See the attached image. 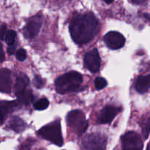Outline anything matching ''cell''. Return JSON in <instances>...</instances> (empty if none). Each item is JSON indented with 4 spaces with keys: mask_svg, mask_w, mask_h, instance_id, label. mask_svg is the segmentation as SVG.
<instances>
[{
    "mask_svg": "<svg viewBox=\"0 0 150 150\" xmlns=\"http://www.w3.org/2000/svg\"><path fill=\"white\" fill-rule=\"evenodd\" d=\"M99 31V23L92 13L79 15L72 20L70 32L76 43H88L93 40Z\"/></svg>",
    "mask_w": 150,
    "mask_h": 150,
    "instance_id": "cell-1",
    "label": "cell"
},
{
    "mask_svg": "<svg viewBox=\"0 0 150 150\" xmlns=\"http://www.w3.org/2000/svg\"><path fill=\"white\" fill-rule=\"evenodd\" d=\"M83 78L78 72L71 71L65 73L56 80V90L59 94H66L76 92L81 87Z\"/></svg>",
    "mask_w": 150,
    "mask_h": 150,
    "instance_id": "cell-2",
    "label": "cell"
},
{
    "mask_svg": "<svg viewBox=\"0 0 150 150\" xmlns=\"http://www.w3.org/2000/svg\"><path fill=\"white\" fill-rule=\"evenodd\" d=\"M38 134L42 139L49 141L57 146H62L63 139L59 121H54L44 126L38 130Z\"/></svg>",
    "mask_w": 150,
    "mask_h": 150,
    "instance_id": "cell-3",
    "label": "cell"
},
{
    "mask_svg": "<svg viewBox=\"0 0 150 150\" xmlns=\"http://www.w3.org/2000/svg\"><path fill=\"white\" fill-rule=\"evenodd\" d=\"M67 122L69 127L73 129L78 136L83 134L88 127L87 121L85 115L80 110H75L68 113Z\"/></svg>",
    "mask_w": 150,
    "mask_h": 150,
    "instance_id": "cell-4",
    "label": "cell"
},
{
    "mask_svg": "<svg viewBox=\"0 0 150 150\" xmlns=\"http://www.w3.org/2000/svg\"><path fill=\"white\" fill-rule=\"evenodd\" d=\"M107 139L100 133H90L83 138L82 144L86 150H105Z\"/></svg>",
    "mask_w": 150,
    "mask_h": 150,
    "instance_id": "cell-5",
    "label": "cell"
},
{
    "mask_svg": "<svg viewBox=\"0 0 150 150\" xmlns=\"http://www.w3.org/2000/svg\"><path fill=\"white\" fill-rule=\"evenodd\" d=\"M122 150H143V142L137 133L130 131L122 137Z\"/></svg>",
    "mask_w": 150,
    "mask_h": 150,
    "instance_id": "cell-6",
    "label": "cell"
},
{
    "mask_svg": "<svg viewBox=\"0 0 150 150\" xmlns=\"http://www.w3.org/2000/svg\"><path fill=\"white\" fill-rule=\"evenodd\" d=\"M42 22V17L40 15H37V16L31 18L28 21L26 26L23 29V33L25 38H28V39L35 38L40 30Z\"/></svg>",
    "mask_w": 150,
    "mask_h": 150,
    "instance_id": "cell-7",
    "label": "cell"
},
{
    "mask_svg": "<svg viewBox=\"0 0 150 150\" xmlns=\"http://www.w3.org/2000/svg\"><path fill=\"white\" fill-rule=\"evenodd\" d=\"M103 40L107 46L113 50H117L124 46L125 38L122 34L117 32H110L104 36Z\"/></svg>",
    "mask_w": 150,
    "mask_h": 150,
    "instance_id": "cell-8",
    "label": "cell"
},
{
    "mask_svg": "<svg viewBox=\"0 0 150 150\" xmlns=\"http://www.w3.org/2000/svg\"><path fill=\"white\" fill-rule=\"evenodd\" d=\"M84 64L86 68L92 73H97L100 67V57L96 48L86 53L84 57Z\"/></svg>",
    "mask_w": 150,
    "mask_h": 150,
    "instance_id": "cell-9",
    "label": "cell"
},
{
    "mask_svg": "<svg viewBox=\"0 0 150 150\" xmlns=\"http://www.w3.org/2000/svg\"><path fill=\"white\" fill-rule=\"evenodd\" d=\"M120 111V108L111 105H107L103 108L98 118V122L100 124H107L110 123L114 117L118 114Z\"/></svg>",
    "mask_w": 150,
    "mask_h": 150,
    "instance_id": "cell-10",
    "label": "cell"
},
{
    "mask_svg": "<svg viewBox=\"0 0 150 150\" xmlns=\"http://www.w3.org/2000/svg\"><path fill=\"white\" fill-rule=\"evenodd\" d=\"M0 92H11V72L8 69H0Z\"/></svg>",
    "mask_w": 150,
    "mask_h": 150,
    "instance_id": "cell-11",
    "label": "cell"
},
{
    "mask_svg": "<svg viewBox=\"0 0 150 150\" xmlns=\"http://www.w3.org/2000/svg\"><path fill=\"white\" fill-rule=\"evenodd\" d=\"M150 75L146 76H140L138 78L136 83V89L138 92L144 94L147 92L149 89Z\"/></svg>",
    "mask_w": 150,
    "mask_h": 150,
    "instance_id": "cell-12",
    "label": "cell"
},
{
    "mask_svg": "<svg viewBox=\"0 0 150 150\" xmlns=\"http://www.w3.org/2000/svg\"><path fill=\"white\" fill-rule=\"evenodd\" d=\"M29 78L24 74H21L16 79V84H15V92L16 95H18L21 92L26 90V86L29 85Z\"/></svg>",
    "mask_w": 150,
    "mask_h": 150,
    "instance_id": "cell-13",
    "label": "cell"
},
{
    "mask_svg": "<svg viewBox=\"0 0 150 150\" xmlns=\"http://www.w3.org/2000/svg\"><path fill=\"white\" fill-rule=\"evenodd\" d=\"M26 123L18 117H13L9 121V127L16 133H21L26 128Z\"/></svg>",
    "mask_w": 150,
    "mask_h": 150,
    "instance_id": "cell-14",
    "label": "cell"
},
{
    "mask_svg": "<svg viewBox=\"0 0 150 150\" xmlns=\"http://www.w3.org/2000/svg\"><path fill=\"white\" fill-rule=\"evenodd\" d=\"M20 105L18 100L13 101H0V111L4 114H8L13 112Z\"/></svg>",
    "mask_w": 150,
    "mask_h": 150,
    "instance_id": "cell-15",
    "label": "cell"
},
{
    "mask_svg": "<svg viewBox=\"0 0 150 150\" xmlns=\"http://www.w3.org/2000/svg\"><path fill=\"white\" fill-rule=\"evenodd\" d=\"M18 101L21 105H29L33 101L34 96L31 90H24L17 95Z\"/></svg>",
    "mask_w": 150,
    "mask_h": 150,
    "instance_id": "cell-16",
    "label": "cell"
},
{
    "mask_svg": "<svg viewBox=\"0 0 150 150\" xmlns=\"http://www.w3.org/2000/svg\"><path fill=\"white\" fill-rule=\"evenodd\" d=\"M49 105V101L46 98H42L34 104V108L38 111H42L47 108Z\"/></svg>",
    "mask_w": 150,
    "mask_h": 150,
    "instance_id": "cell-17",
    "label": "cell"
},
{
    "mask_svg": "<svg viewBox=\"0 0 150 150\" xmlns=\"http://www.w3.org/2000/svg\"><path fill=\"white\" fill-rule=\"evenodd\" d=\"M5 42L8 45H13L16 38V32L13 30H9L5 33Z\"/></svg>",
    "mask_w": 150,
    "mask_h": 150,
    "instance_id": "cell-18",
    "label": "cell"
},
{
    "mask_svg": "<svg viewBox=\"0 0 150 150\" xmlns=\"http://www.w3.org/2000/svg\"><path fill=\"white\" fill-rule=\"evenodd\" d=\"M107 81L105 79L102 77H98L95 79V86L98 90H100V89H103L106 86Z\"/></svg>",
    "mask_w": 150,
    "mask_h": 150,
    "instance_id": "cell-19",
    "label": "cell"
},
{
    "mask_svg": "<svg viewBox=\"0 0 150 150\" xmlns=\"http://www.w3.org/2000/svg\"><path fill=\"white\" fill-rule=\"evenodd\" d=\"M33 83L35 86L38 89L42 88L45 84V81L42 79L40 76H35L33 79Z\"/></svg>",
    "mask_w": 150,
    "mask_h": 150,
    "instance_id": "cell-20",
    "label": "cell"
},
{
    "mask_svg": "<svg viewBox=\"0 0 150 150\" xmlns=\"http://www.w3.org/2000/svg\"><path fill=\"white\" fill-rule=\"evenodd\" d=\"M16 58L19 61H23L26 58V52L23 48H20L16 51Z\"/></svg>",
    "mask_w": 150,
    "mask_h": 150,
    "instance_id": "cell-21",
    "label": "cell"
},
{
    "mask_svg": "<svg viewBox=\"0 0 150 150\" xmlns=\"http://www.w3.org/2000/svg\"><path fill=\"white\" fill-rule=\"evenodd\" d=\"M149 117H148L146 121L144 122V126L143 127V134L144 136L145 137V139H147L148 136H149Z\"/></svg>",
    "mask_w": 150,
    "mask_h": 150,
    "instance_id": "cell-22",
    "label": "cell"
},
{
    "mask_svg": "<svg viewBox=\"0 0 150 150\" xmlns=\"http://www.w3.org/2000/svg\"><path fill=\"white\" fill-rule=\"evenodd\" d=\"M6 33V26L5 25H1L0 26V40L4 39Z\"/></svg>",
    "mask_w": 150,
    "mask_h": 150,
    "instance_id": "cell-23",
    "label": "cell"
},
{
    "mask_svg": "<svg viewBox=\"0 0 150 150\" xmlns=\"http://www.w3.org/2000/svg\"><path fill=\"white\" fill-rule=\"evenodd\" d=\"M16 46L14 44L11 45H9L8 48H7V52H8V54H10V55L14 54V53L16 52Z\"/></svg>",
    "mask_w": 150,
    "mask_h": 150,
    "instance_id": "cell-24",
    "label": "cell"
},
{
    "mask_svg": "<svg viewBox=\"0 0 150 150\" xmlns=\"http://www.w3.org/2000/svg\"><path fill=\"white\" fill-rule=\"evenodd\" d=\"M4 60V54L3 51L2 44L0 43V62H2Z\"/></svg>",
    "mask_w": 150,
    "mask_h": 150,
    "instance_id": "cell-25",
    "label": "cell"
},
{
    "mask_svg": "<svg viewBox=\"0 0 150 150\" xmlns=\"http://www.w3.org/2000/svg\"><path fill=\"white\" fill-rule=\"evenodd\" d=\"M20 150H30V145L29 144H24L21 146Z\"/></svg>",
    "mask_w": 150,
    "mask_h": 150,
    "instance_id": "cell-26",
    "label": "cell"
},
{
    "mask_svg": "<svg viewBox=\"0 0 150 150\" xmlns=\"http://www.w3.org/2000/svg\"><path fill=\"white\" fill-rule=\"evenodd\" d=\"M146 1V0H132V1L134 2L135 4H143Z\"/></svg>",
    "mask_w": 150,
    "mask_h": 150,
    "instance_id": "cell-27",
    "label": "cell"
},
{
    "mask_svg": "<svg viewBox=\"0 0 150 150\" xmlns=\"http://www.w3.org/2000/svg\"><path fill=\"white\" fill-rule=\"evenodd\" d=\"M4 114L0 111V125L3 124V122H4Z\"/></svg>",
    "mask_w": 150,
    "mask_h": 150,
    "instance_id": "cell-28",
    "label": "cell"
},
{
    "mask_svg": "<svg viewBox=\"0 0 150 150\" xmlns=\"http://www.w3.org/2000/svg\"><path fill=\"white\" fill-rule=\"evenodd\" d=\"M103 1H105V3H107V4H111L114 0H103Z\"/></svg>",
    "mask_w": 150,
    "mask_h": 150,
    "instance_id": "cell-29",
    "label": "cell"
},
{
    "mask_svg": "<svg viewBox=\"0 0 150 150\" xmlns=\"http://www.w3.org/2000/svg\"><path fill=\"white\" fill-rule=\"evenodd\" d=\"M146 150H149V145H148L147 147H146Z\"/></svg>",
    "mask_w": 150,
    "mask_h": 150,
    "instance_id": "cell-30",
    "label": "cell"
}]
</instances>
